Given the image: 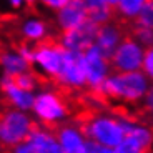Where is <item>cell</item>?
I'll return each instance as SVG.
<instances>
[{"instance_id": "1", "label": "cell", "mask_w": 153, "mask_h": 153, "mask_svg": "<svg viewBox=\"0 0 153 153\" xmlns=\"http://www.w3.org/2000/svg\"><path fill=\"white\" fill-rule=\"evenodd\" d=\"M133 122L135 120H131L130 117L123 113L95 111V113L88 115L83 122H80V126L87 140L115 148L123 140V137L128 133Z\"/></svg>"}, {"instance_id": "2", "label": "cell", "mask_w": 153, "mask_h": 153, "mask_svg": "<svg viewBox=\"0 0 153 153\" xmlns=\"http://www.w3.org/2000/svg\"><path fill=\"white\" fill-rule=\"evenodd\" d=\"M152 78L143 72H111L105 78L95 95L120 102L126 105H137L152 90Z\"/></svg>"}, {"instance_id": "3", "label": "cell", "mask_w": 153, "mask_h": 153, "mask_svg": "<svg viewBox=\"0 0 153 153\" xmlns=\"http://www.w3.org/2000/svg\"><path fill=\"white\" fill-rule=\"evenodd\" d=\"M70 105L63 93L52 85H42L35 92L30 115L37 125L57 128L58 125L70 120Z\"/></svg>"}, {"instance_id": "4", "label": "cell", "mask_w": 153, "mask_h": 153, "mask_svg": "<svg viewBox=\"0 0 153 153\" xmlns=\"http://www.w3.org/2000/svg\"><path fill=\"white\" fill-rule=\"evenodd\" d=\"M35 122L28 111L15 108H0V152H7L13 145L27 140Z\"/></svg>"}, {"instance_id": "5", "label": "cell", "mask_w": 153, "mask_h": 153, "mask_svg": "<svg viewBox=\"0 0 153 153\" xmlns=\"http://www.w3.org/2000/svg\"><path fill=\"white\" fill-rule=\"evenodd\" d=\"M63 55H65V48L57 42V37L37 43L33 48L32 70L37 72L43 80L53 82L62 68Z\"/></svg>"}, {"instance_id": "6", "label": "cell", "mask_w": 153, "mask_h": 153, "mask_svg": "<svg viewBox=\"0 0 153 153\" xmlns=\"http://www.w3.org/2000/svg\"><path fill=\"white\" fill-rule=\"evenodd\" d=\"M53 82L60 88L68 90V92H82V90L87 88L83 57H82L80 52H68V50H65L62 68Z\"/></svg>"}, {"instance_id": "7", "label": "cell", "mask_w": 153, "mask_h": 153, "mask_svg": "<svg viewBox=\"0 0 153 153\" xmlns=\"http://www.w3.org/2000/svg\"><path fill=\"white\" fill-rule=\"evenodd\" d=\"M145 50V47H142L130 35H126L108 58L111 72H138L142 68Z\"/></svg>"}, {"instance_id": "8", "label": "cell", "mask_w": 153, "mask_h": 153, "mask_svg": "<svg viewBox=\"0 0 153 153\" xmlns=\"http://www.w3.org/2000/svg\"><path fill=\"white\" fill-rule=\"evenodd\" d=\"M83 57V68H85V80L87 88L90 92L97 93L102 83L111 73V65L108 57H105L95 45H90L87 50L82 52Z\"/></svg>"}, {"instance_id": "9", "label": "cell", "mask_w": 153, "mask_h": 153, "mask_svg": "<svg viewBox=\"0 0 153 153\" xmlns=\"http://www.w3.org/2000/svg\"><path fill=\"white\" fill-rule=\"evenodd\" d=\"M53 130L60 146V153H85L88 140L78 122L67 120Z\"/></svg>"}, {"instance_id": "10", "label": "cell", "mask_w": 153, "mask_h": 153, "mask_svg": "<svg viewBox=\"0 0 153 153\" xmlns=\"http://www.w3.org/2000/svg\"><path fill=\"white\" fill-rule=\"evenodd\" d=\"M33 97H35L33 92L20 88L12 76L0 75V100L8 108H15V110L30 113Z\"/></svg>"}, {"instance_id": "11", "label": "cell", "mask_w": 153, "mask_h": 153, "mask_svg": "<svg viewBox=\"0 0 153 153\" xmlns=\"http://www.w3.org/2000/svg\"><path fill=\"white\" fill-rule=\"evenodd\" d=\"M98 25H95L90 20H85L80 27L73 28L68 32H62L57 35V42L68 52H83L90 45H93L95 33Z\"/></svg>"}, {"instance_id": "12", "label": "cell", "mask_w": 153, "mask_h": 153, "mask_svg": "<svg viewBox=\"0 0 153 153\" xmlns=\"http://www.w3.org/2000/svg\"><path fill=\"white\" fill-rule=\"evenodd\" d=\"M17 35L20 42H27L32 45H37L40 42H45L48 38H53L57 35L52 33V27L43 17L40 15H25L17 25Z\"/></svg>"}, {"instance_id": "13", "label": "cell", "mask_w": 153, "mask_h": 153, "mask_svg": "<svg viewBox=\"0 0 153 153\" xmlns=\"http://www.w3.org/2000/svg\"><path fill=\"white\" fill-rule=\"evenodd\" d=\"M126 37V25L122 23L120 20H111L108 23L98 25L95 33V40L93 45L105 55L110 58V55L115 52V48L118 47V43Z\"/></svg>"}, {"instance_id": "14", "label": "cell", "mask_w": 153, "mask_h": 153, "mask_svg": "<svg viewBox=\"0 0 153 153\" xmlns=\"http://www.w3.org/2000/svg\"><path fill=\"white\" fill-rule=\"evenodd\" d=\"M85 20H87V13L82 0H70L65 7L55 12L53 27L55 30H58V33H62V32H68L80 27Z\"/></svg>"}, {"instance_id": "15", "label": "cell", "mask_w": 153, "mask_h": 153, "mask_svg": "<svg viewBox=\"0 0 153 153\" xmlns=\"http://www.w3.org/2000/svg\"><path fill=\"white\" fill-rule=\"evenodd\" d=\"M27 140L32 143L37 153H60V146H58L53 128L35 123Z\"/></svg>"}, {"instance_id": "16", "label": "cell", "mask_w": 153, "mask_h": 153, "mask_svg": "<svg viewBox=\"0 0 153 153\" xmlns=\"http://www.w3.org/2000/svg\"><path fill=\"white\" fill-rule=\"evenodd\" d=\"M30 68H32V65L13 48V47L0 48V72H2V75L15 78L17 75L27 72V70H30Z\"/></svg>"}, {"instance_id": "17", "label": "cell", "mask_w": 153, "mask_h": 153, "mask_svg": "<svg viewBox=\"0 0 153 153\" xmlns=\"http://www.w3.org/2000/svg\"><path fill=\"white\" fill-rule=\"evenodd\" d=\"M87 13V20L93 22L95 25H103L115 20V10L105 0H82Z\"/></svg>"}, {"instance_id": "18", "label": "cell", "mask_w": 153, "mask_h": 153, "mask_svg": "<svg viewBox=\"0 0 153 153\" xmlns=\"http://www.w3.org/2000/svg\"><path fill=\"white\" fill-rule=\"evenodd\" d=\"M150 0H117L115 5V19L122 20V23H131L142 7Z\"/></svg>"}, {"instance_id": "19", "label": "cell", "mask_w": 153, "mask_h": 153, "mask_svg": "<svg viewBox=\"0 0 153 153\" xmlns=\"http://www.w3.org/2000/svg\"><path fill=\"white\" fill-rule=\"evenodd\" d=\"M15 83L19 85L20 88H23V90H28V92H37L38 88L42 87V78H40V75H38L37 72H33V70H27V72L20 73V75H17L15 78Z\"/></svg>"}, {"instance_id": "20", "label": "cell", "mask_w": 153, "mask_h": 153, "mask_svg": "<svg viewBox=\"0 0 153 153\" xmlns=\"http://www.w3.org/2000/svg\"><path fill=\"white\" fill-rule=\"evenodd\" d=\"M115 153H150V148L135 140L130 133H126L123 140L113 148Z\"/></svg>"}, {"instance_id": "21", "label": "cell", "mask_w": 153, "mask_h": 153, "mask_svg": "<svg viewBox=\"0 0 153 153\" xmlns=\"http://www.w3.org/2000/svg\"><path fill=\"white\" fill-rule=\"evenodd\" d=\"M131 27L138 28H150L153 30V0L146 2L142 7V10L137 13V17L133 19V22L130 23Z\"/></svg>"}, {"instance_id": "22", "label": "cell", "mask_w": 153, "mask_h": 153, "mask_svg": "<svg viewBox=\"0 0 153 153\" xmlns=\"http://www.w3.org/2000/svg\"><path fill=\"white\" fill-rule=\"evenodd\" d=\"M131 35L130 37L133 40H137L138 43L145 48H152L153 45V30L150 28H138V27H131Z\"/></svg>"}, {"instance_id": "23", "label": "cell", "mask_w": 153, "mask_h": 153, "mask_svg": "<svg viewBox=\"0 0 153 153\" xmlns=\"http://www.w3.org/2000/svg\"><path fill=\"white\" fill-rule=\"evenodd\" d=\"M13 48H15L17 52H19V53L32 65V58H33V48H35V45L27 43V42H20V40H19V42H17V45H13Z\"/></svg>"}, {"instance_id": "24", "label": "cell", "mask_w": 153, "mask_h": 153, "mask_svg": "<svg viewBox=\"0 0 153 153\" xmlns=\"http://www.w3.org/2000/svg\"><path fill=\"white\" fill-rule=\"evenodd\" d=\"M140 72H143L148 78H152V75H153V50L152 48H146L145 50V55H143L142 68H140Z\"/></svg>"}, {"instance_id": "25", "label": "cell", "mask_w": 153, "mask_h": 153, "mask_svg": "<svg viewBox=\"0 0 153 153\" xmlns=\"http://www.w3.org/2000/svg\"><path fill=\"white\" fill-rule=\"evenodd\" d=\"M37 2L42 5L43 8H47V10L57 12V10H60L62 7H65L70 0H37Z\"/></svg>"}, {"instance_id": "26", "label": "cell", "mask_w": 153, "mask_h": 153, "mask_svg": "<svg viewBox=\"0 0 153 153\" xmlns=\"http://www.w3.org/2000/svg\"><path fill=\"white\" fill-rule=\"evenodd\" d=\"M7 153H37V152L33 150V146L28 140H23V142L13 145L10 150H7Z\"/></svg>"}, {"instance_id": "27", "label": "cell", "mask_w": 153, "mask_h": 153, "mask_svg": "<svg viewBox=\"0 0 153 153\" xmlns=\"http://www.w3.org/2000/svg\"><path fill=\"white\" fill-rule=\"evenodd\" d=\"M85 153H115V152H113V148H110V146L98 145V143H93V142H90V140H88Z\"/></svg>"}, {"instance_id": "28", "label": "cell", "mask_w": 153, "mask_h": 153, "mask_svg": "<svg viewBox=\"0 0 153 153\" xmlns=\"http://www.w3.org/2000/svg\"><path fill=\"white\" fill-rule=\"evenodd\" d=\"M140 103L143 105V108L145 110H148V111H152V108H153V93H152V90H150L148 93H146L145 97L142 98V102Z\"/></svg>"}, {"instance_id": "29", "label": "cell", "mask_w": 153, "mask_h": 153, "mask_svg": "<svg viewBox=\"0 0 153 153\" xmlns=\"http://www.w3.org/2000/svg\"><path fill=\"white\" fill-rule=\"evenodd\" d=\"M7 5L10 7V10H13V12L22 10V8L25 7V4H23V0H7Z\"/></svg>"}, {"instance_id": "30", "label": "cell", "mask_w": 153, "mask_h": 153, "mask_svg": "<svg viewBox=\"0 0 153 153\" xmlns=\"http://www.w3.org/2000/svg\"><path fill=\"white\" fill-rule=\"evenodd\" d=\"M23 4L25 5H33V4H37V0H23Z\"/></svg>"}, {"instance_id": "31", "label": "cell", "mask_w": 153, "mask_h": 153, "mask_svg": "<svg viewBox=\"0 0 153 153\" xmlns=\"http://www.w3.org/2000/svg\"><path fill=\"white\" fill-rule=\"evenodd\" d=\"M105 2H107L108 5H111L113 8H115V5H117V0H105Z\"/></svg>"}, {"instance_id": "32", "label": "cell", "mask_w": 153, "mask_h": 153, "mask_svg": "<svg viewBox=\"0 0 153 153\" xmlns=\"http://www.w3.org/2000/svg\"><path fill=\"white\" fill-rule=\"evenodd\" d=\"M0 42H2V28H0Z\"/></svg>"}, {"instance_id": "33", "label": "cell", "mask_w": 153, "mask_h": 153, "mask_svg": "<svg viewBox=\"0 0 153 153\" xmlns=\"http://www.w3.org/2000/svg\"><path fill=\"white\" fill-rule=\"evenodd\" d=\"M0 108H2V100H0Z\"/></svg>"}]
</instances>
